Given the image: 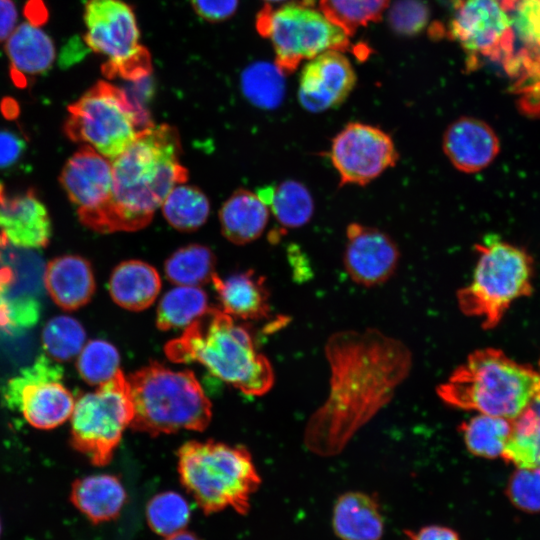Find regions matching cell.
<instances>
[{
  "mask_svg": "<svg viewBox=\"0 0 540 540\" xmlns=\"http://www.w3.org/2000/svg\"><path fill=\"white\" fill-rule=\"evenodd\" d=\"M85 339L86 333L80 322L66 315L52 318L42 332L45 351L57 361H68L79 355Z\"/></svg>",
  "mask_w": 540,
  "mask_h": 540,
  "instance_id": "e575fe53",
  "label": "cell"
},
{
  "mask_svg": "<svg viewBox=\"0 0 540 540\" xmlns=\"http://www.w3.org/2000/svg\"><path fill=\"white\" fill-rule=\"evenodd\" d=\"M511 1L457 0L454 4L447 32L467 54L471 68L480 57L510 60L514 37Z\"/></svg>",
  "mask_w": 540,
  "mask_h": 540,
  "instance_id": "4fadbf2b",
  "label": "cell"
},
{
  "mask_svg": "<svg viewBox=\"0 0 540 540\" xmlns=\"http://www.w3.org/2000/svg\"><path fill=\"white\" fill-rule=\"evenodd\" d=\"M175 127L150 125L112 161V197L106 233L135 231L150 223L170 191L188 179Z\"/></svg>",
  "mask_w": 540,
  "mask_h": 540,
  "instance_id": "7a4b0ae2",
  "label": "cell"
},
{
  "mask_svg": "<svg viewBox=\"0 0 540 540\" xmlns=\"http://www.w3.org/2000/svg\"><path fill=\"white\" fill-rule=\"evenodd\" d=\"M120 355L106 340L95 339L84 345L77 359L80 377L90 385H101L120 370Z\"/></svg>",
  "mask_w": 540,
  "mask_h": 540,
  "instance_id": "8d00e7d4",
  "label": "cell"
},
{
  "mask_svg": "<svg viewBox=\"0 0 540 540\" xmlns=\"http://www.w3.org/2000/svg\"><path fill=\"white\" fill-rule=\"evenodd\" d=\"M265 1L270 2V3H276V2H282L285 0H265Z\"/></svg>",
  "mask_w": 540,
  "mask_h": 540,
  "instance_id": "f6af8a7d",
  "label": "cell"
},
{
  "mask_svg": "<svg viewBox=\"0 0 540 540\" xmlns=\"http://www.w3.org/2000/svg\"><path fill=\"white\" fill-rule=\"evenodd\" d=\"M18 12L12 0H0V42L6 41L17 27Z\"/></svg>",
  "mask_w": 540,
  "mask_h": 540,
  "instance_id": "7bdbcfd3",
  "label": "cell"
},
{
  "mask_svg": "<svg viewBox=\"0 0 540 540\" xmlns=\"http://www.w3.org/2000/svg\"><path fill=\"white\" fill-rule=\"evenodd\" d=\"M390 0H320V10L333 23L341 27L348 36L360 27L376 22Z\"/></svg>",
  "mask_w": 540,
  "mask_h": 540,
  "instance_id": "836d02e7",
  "label": "cell"
},
{
  "mask_svg": "<svg viewBox=\"0 0 540 540\" xmlns=\"http://www.w3.org/2000/svg\"><path fill=\"white\" fill-rule=\"evenodd\" d=\"M272 210L277 221L288 228H298L309 222L314 212V200L305 185L285 180L277 186H266L257 192Z\"/></svg>",
  "mask_w": 540,
  "mask_h": 540,
  "instance_id": "83f0119b",
  "label": "cell"
},
{
  "mask_svg": "<svg viewBox=\"0 0 540 540\" xmlns=\"http://www.w3.org/2000/svg\"><path fill=\"white\" fill-rule=\"evenodd\" d=\"M26 149L22 136L8 129H0V170L16 165Z\"/></svg>",
  "mask_w": 540,
  "mask_h": 540,
  "instance_id": "60d3db41",
  "label": "cell"
},
{
  "mask_svg": "<svg viewBox=\"0 0 540 540\" xmlns=\"http://www.w3.org/2000/svg\"><path fill=\"white\" fill-rule=\"evenodd\" d=\"M177 456L180 481L206 515L228 507L240 515L249 512L261 478L247 449L212 440L189 441Z\"/></svg>",
  "mask_w": 540,
  "mask_h": 540,
  "instance_id": "8992f818",
  "label": "cell"
},
{
  "mask_svg": "<svg viewBox=\"0 0 540 540\" xmlns=\"http://www.w3.org/2000/svg\"><path fill=\"white\" fill-rule=\"evenodd\" d=\"M329 157L340 186H363L395 166L399 155L387 132L370 124L350 122L332 139Z\"/></svg>",
  "mask_w": 540,
  "mask_h": 540,
  "instance_id": "5bb4252c",
  "label": "cell"
},
{
  "mask_svg": "<svg viewBox=\"0 0 540 540\" xmlns=\"http://www.w3.org/2000/svg\"><path fill=\"white\" fill-rule=\"evenodd\" d=\"M12 78L16 84L47 72L56 58L51 37L30 22L18 25L5 41Z\"/></svg>",
  "mask_w": 540,
  "mask_h": 540,
  "instance_id": "7402d4cb",
  "label": "cell"
},
{
  "mask_svg": "<svg viewBox=\"0 0 540 540\" xmlns=\"http://www.w3.org/2000/svg\"><path fill=\"white\" fill-rule=\"evenodd\" d=\"M165 354L175 363H199L247 395H263L274 383L272 365L248 330L218 308L209 307L180 337L169 341Z\"/></svg>",
  "mask_w": 540,
  "mask_h": 540,
  "instance_id": "3957f363",
  "label": "cell"
},
{
  "mask_svg": "<svg viewBox=\"0 0 540 540\" xmlns=\"http://www.w3.org/2000/svg\"><path fill=\"white\" fill-rule=\"evenodd\" d=\"M196 14L202 19L216 23L232 17L239 4V0H191Z\"/></svg>",
  "mask_w": 540,
  "mask_h": 540,
  "instance_id": "ab89813d",
  "label": "cell"
},
{
  "mask_svg": "<svg viewBox=\"0 0 540 540\" xmlns=\"http://www.w3.org/2000/svg\"><path fill=\"white\" fill-rule=\"evenodd\" d=\"M161 207L167 222L181 232L197 230L210 213L207 196L199 188L184 183L170 191Z\"/></svg>",
  "mask_w": 540,
  "mask_h": 540,
  "instance_id": "1f68e13d",
  "label": "cell"
},
{
  "mask_svg": "<svg viewBox=\"0 0 540 540\" xmlns=\"http://www.w3.org/2000/svg\"><path fill=\"white\" fill-rule=\"evenodd\" d=\"M161 279L157 270L141 260H126L119 263L109 279L112 300L130 311L148 308L157 298Z\"/></svg>",
  "mask_w": 540,
  "mask_h": 540,
  "instance_id": "d4e9b609",
  "label": "cell"
},
{
  "mask_svg": "<svg viewBox=\"0 0 540 540\" xmlns=\"http://www.w3.org/2000/svg\"><path fill=\"white\" fill-rule=\"evenodd\" d=\"M468 451L478 457H502L512 432L511 419L479 414L458 428Z\"/></svg>",
  "mask_w": 540,
  "mask_h": 540,
  "instance_id": "f1b7e54d",
  "label": "cell"
},
{
  "mask_svg": "<svg viewBox=\"0 0 540 540\" xmlns=\"http://www.w3.org/2000/svg\"><path fill=\"white\" fill-rule=\"evenodd\" d=\"M191 510L179 493L166 491L151 498L146 506L150 528L158 535L170 536L182 531L188 524Z\"/></svg>",
  "mask_w": 540,
  "mask_h": 540,
  "instance_id": "d590c367",
  "label": "cell"
},
{
  "mask_svg": "<svg viewBox=\"0 0 540 540\" xmlns=\"http://www.w3.org/2000/svg\"><path fill=\"white\" fill-rule=\"evenodd\" d=\"M59 181L80 222L94 231L106 233L112 197V161L84 145L66 161Z\"/></svg>",
  "mask_w": 540,
  "mask_h": 540,
  "instance_id": "9a60e30c",
  "label": "cell"
},
{
  "mask_svg": "<svg viewBox=\"0 0 540 540\" xmlns=\"http://www.w3.org/2000/svg\"><path fill=\"white\" fill-rule=\"evenodd\" d=\"M329 393L311 415L304 444L321 456L338 455L392 399L412 368V353L399 339L375 328L341 330L325 344Z\"/></svg>",
  "mask_w": 540,
  "mask_h": 540,
  "instance_id": "6da1fadb",
  "label": "cell"
},
{
  "mask_svg": "<svg viewBox=\"0 0 540 540\" xmlns=\"http://www.w3.org/2000/svg\"><path fill=\"white\" fill-rule=\"evenodd\" d=\"M133 405L130 427L150 436L180 430L202 431L212 406L194 373L152 361L127 377Z\"/></svg>",
  "mask_w": 540,
  "mask_h": 540,
  "instance_id": "5b68a950",
  "label": "cell"
},
{
  "mask_svg": "<svg viewBox=\"0 0 540 540\" xmlns=\"http://www.w3.org/2000/svg\"><path fill=\"white\" fill-rule=\"evenodd\" d=\"M241 88L253 105L266 110L274 109L284 98V73L275 64L255 63L243 72Z\"/></svg>",
  "mask_w": 540,
  "mask_h": 540,
  "instance_id": "d6a6232c",
  "label": "cell"
},
{
  "mask_svg": "<svg viewBox=\"0 0 540 540\" xmlns=\"http://www.w3.org/2000/svg\"><path fill=\"white\" fill-rule=\"evenodd\" d=\"M356 84V74L341 51H325L308 60L303 67L298 99L313 113L334 109L345 102Z\"/></svg>",
  "mask_w": 540,
  "mask_h": 540,
  "instance_id": "e0dca14e",
  "label": "cell"
},
{
  "mask_svg": "<svg viewBox=\"0 0 540 540\" xmlns=\"http://www.w3.org/2000/svg\"><path fill=\"white\" fill-rule=\"evenodd\" d=\"M332 530L340 540H381L385 520L376 494L347 491L334 502Z\"/></svg>",
  "mask_w": 540,
  "mask_h": 540,
  "instance_id": "ffe728a7",
  "label": "cell"
},
{
  "mask_svg": "<svg viewBox=\"0 0 540 540\" xmlns=\"http://www.w3.org/2000/svg\"><path fill=\"white\" fill-rule=\"evenodd\" d=\"M64 371L52 358L40 355L35 362L9 379L3 400L38 429H52L71 417L75 400L63 384Z\"/></svg>",
  "mask_w": 540,
  "mask_h": 540,
  "instance_id": "7c38bea8",
  "label": "cell"
},
{
  "mask_svg": "<svg viewBox=\"0 0 540 540\" xmlns=\"http://www.w3.org/2000/svg\"><path fill=\"white\" fill-rule=\"evenodd\" d=\"M256 29L270 40L275 65L284 74L325 51L344 52L351 46L347 33L316 8L314 0L292 1L277 9L266 5L257 15Z\"/></svg>",
  "mask_w": 540,
  "mask_h": 540,
  "instance_id": "9c48e42d",
  "label": "cell"
},
{
  "mask_svg": "<svg viewBox=\"0 0 540 540\" xmlns=\"http://www.w3.org/2000/svg\"><path fill=\"white\" fill-rule=\"evenodd\" d=\"M505 493L518 510L530 514L540 513V470L516 467L508 480Z\"/></svg>",
  "mask_w": 540,
  "mask_h": 540,
  "instance_id": "74e56055",
  "label": "cell"
},
{
  "mask_svg": "<svg viewBox=\"0 0 540 540\" xmlns=\"http://www.w3.org/2000/svg\"><path fill=\"white\" fill-rule=\"evenodd\" d=\"M66 136L113 161L152 125L146 112L121 88L98 81L68 106Z\"/></svg>",
  "mask_w": 540,
  "mask_h": 540,
  "instance_id": "ba28073f",
  "label": "cell"
},
{
  "mask_svg": "<svg viewBox=\"0 0 540 540\" xmlns=\"http://www.w3.org/2000/svg\"><path fill=\"white\" fill-rule=\"evenodd\" d=\"M165 540H201V539L192 532L182 530L170 536H167Z\"/></svg>",
  "mask_w": 540,
  "mask_h": 540,
  "instance_id": "ee69618b",
  "label": "cell"
},
{
  "mask_svg": "<svg viewBox=\"0 0 540 540\" xmlns=\"http://www.w3.org/2000/svg\"><path fill=\"white\" fill-rule=\"evenodd\" d=\"M205 291L195 286H177L161 298L156 324L160 330L186 328L208 309Z\"/></svg>",
  "mask_w": 540,
  "mask_h": 540,
  "instance_id": "4dcf8cb0",
  "label": "cell"
},
{
  "mask_svg": "<svg viewBox=\"0 0 540 540\" xmlns=\"http://www.w3.org/2000/svg\"><path fill=\"white\" fill-rule=\"evenodd\" d=\"M442 148L459 171L475 173L483 170L496 158L500 142L495 131L483 120L463 116L445 130Z\"/></svg>",
  "mask_w": 540,
  "mask_h": 540,
  "instance_id": "d6986e66",
  "label": "cell"
},
{
  "mask_svg": "<svg viewBox=\"0 0 540 540\" xmlns=\"http://www.w3.org/2000/svg\"><path fill=\"white\" fill-rule=\"evenodd\" d=\"M44 283L52 300L64 310L86 305L96 288L90 262L78 255H63L49 261Z\"/></svg>",
  "mask_w": 540,
  "mask_h": 540,
  "instance_id": "44dd1931",
  "label": "cell"
},
{
  "mask_svg": "<svg viewBox=\"0 0 540 540\" xmlns=\"http://www.w3.org/2000/svg\"><path fill=\"white\" fill-rule=\"evenodd\" d=\"M211 282L223 311L232 317L260 320L269 316V291L266 281L255 271L234 273L225 279L216 274Z\"/></svg>",
  "mask_w": 540,
  "mask_h": 540,
  "instance_id": "603a6c76",
  "label": "cell"
},
{
  "mask_svg": "<svg viewBox=\"0 0 540 540\" xmlns=\"http://www.w3.org/2000/svg\"><path fill=\"white\" fill-rule=\"evenodd\" d=\"M216 258L211 249L189 244L173 252L165 261L167 279L177 286L199 287L211 282L217 274Z\"/></svg>",
  "mask_w": 540,
  "mask_h": 540,
  "instance_id": "f546056e",
  "label": "cell"
},
{
  "mask_svg": "<svg viewBox=\"0 0 540 540\" xmlns=\"http://www.w3.org/2000/svg\"><path fill=\"white\" fill-rule=\"evenodd\" d=\"M0 230L14 246L44 248L52 225L46 206L32 189L10 193L0 184Z\"/></svg>",
  "mask_w": 540,
  "mask_h": 540,
  "instance_id": "ac0fdd59",
  "label": "cell"
},
{
  "mask_svg": "<svg viewBox=\"0 0 540 540\" xmlns=\"http://www.w3.org/2000/svg\"><path fill=\"white\" fill-rule=\"evenodd\" d=\"M268 206L257 194L236 190L222 205L219 213L222 233L238 245L256 240L268 222Z\"/></svg>",
  "mask_w": 540,
  "mask_h": 540,
  "instance_id": "484cf974",
  "label": "cell"
},
{
  "mask_svg": "<svg viewBox=\"0 0 540 540\" xmlns=\"http://www.w3.org/2000/svg\"><path fill=\"white\" fill-rule=\"evenodd\" d=\"M539 379V372L498 349L485 348L472 352L437 386L436 393L448 406L513 419L530 400Z\"/></svg>",
  "mask_w": 540,
  "mask_h": 540,
  "instance_id": "277c9868",
  "label": "cell"
},
{
  "mask_svg": "<svg viewBox=\"0 0 540 540\" xmlns=\"http://www.w3.org/2000/svg\"><path fill=\"white\" fill-rule=\"evenodd\" d=\"M430 8L424 0H395L388 12L392 30L402 36H414L424 30Z\"/></svg>",
  "mask_w": 540,
  "mask_h": 540,
  "instance_id": "f35d334b",
  "label": "cell"
},
{
  "mask_svg": "<svg viewBox=\"0 0 540 540\" xmlns=\"http://www.w3.org/2000/svg\"><path fill=\"white\" fill-rule=\"evenodd\" d=\"M511 421L512 432L501 458L517 468L540 470V379L526 406Z\"/></svg>",
  "mask_w": 540,
  "mask_h": 540,
  "instance_id": "4316f807",
  "label": "cell"
},
{
  "mask_svg": "<svg viewBox=\"0 0 540 540\" xmlns=\"http://www.w3.org/2000/svg\"><path fill=\"white\" fill-rule=\"evenodd\" d=\"M475 250L472 281L457 291V302L463 314L482 318V327L492 329L515 300L531 294L533 260L524 249L496 236H488Z\"/></svg>",
  "mask_w": 540,
  "mask_h": 540,
  "instance_id": "52a82bcc",
  "label": "cell"
},
{
  "mask_svg": "<svg viewBox=\"0 0 540 540\" xmlns=\"http://www.w3.org/2000/svg\"><path fill=\"white\" fill-rule=\"evenodd\" d=\"M402 540H461L453 528L441 524H429L417 530L405 529Z\"/></svg>",
  "mask_w": 540,
  "mask_h": 540,
  "instance_id": "b9f144b4",
  "label": "cell"
},
{
  "mask_svg": "<svg viewBox=\"0 0 540 540\" xmlns=\"http://www.w3.org/2000/svg\"><path fill=\"white\" fill-rule=\"evenodd\" d=\"M132 419L129 385L120 369L112 379L75 401L71 414V444L93 465H107Z\"/></svg>",
  "mask_w": 540,
  "mask_h": 540,
  "instance_id": "30bf717a",
  "label": "cell"
},
{
  "mask_svg": "<svg viewBox=\"0 0 540 540\" xmlns=\"http://www.w3.org/2000/svg\"><path fill=\"white\" fill-rule=\"evenodd\" d=\"M70 501L92 524L98 525L118 518L127 493L118 477L96 474L73 482Z\"/></svg>",
  "mask_w": 540,
  "mask_h": 540,
  "instance_id": "cb8c5ba5",
  "label": "cell"
},
{
  "mask_svg": "<svg viewBox=\"0 0 540 540\" xmlns=\"http://www.w3.org/2000/svg\"><path fill=\"white\" fill-rule=\"evenodd\" d=\"M84 41L107 58L102 72L108 79L137 81L152 71L149 51L140 44L133 9L121 0H88L84 9Z\"/></svg>",
  "mask_w": 540,
  "mask_h": 540,
  "instance_id": "8fae6325",
  "label": "cell"
},
{
  "mask_svg": "<svg viewBox=\"0 0 540 540\" xmlns=\"http://www.w3.org/2000/svg\"><path fill=\"white\" fill-rule=\"evenodd\" d=\"M1 533H2V524H1V520H0V536H1Z\"/></svg>",
  "mask_w": 540,
  "mask_h": 540,
  "instance_id": "bcb514c9",
  "label": "cell"
},
{
  "mask_svg": "<svg viewBox=\"0 0 540 540\" xmlns=\"http://www.w3.org/2000/svg\"><path fill=\"white\" fill-rule=\"evenodd\" d=\"M400 252L395 241L378 228L352 222L346 228L344 268L364 287L383 284L395 273Z\"/></svg>",
  "mask_w": 540,
  "mask_h": 540,
  "instance_id": "2e32d148",
  "label": "cell"
}]
</instances>
